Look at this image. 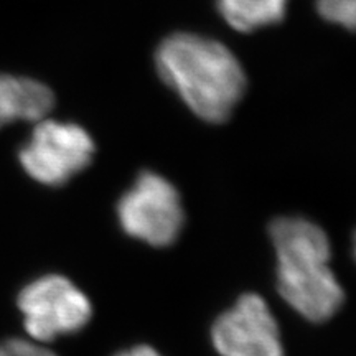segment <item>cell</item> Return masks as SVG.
Instances as JSON below:
<instances>
[{"label": "cell", "instance_id": "7a4b0ae2", "mask_svg": "<svg viewBox=\"0 0 356 356\" xmlns=\"http://www.w3.org/2000/svg\"><path fill=\"white\" fill-rule=\"evenodd\" d=\"M277 257L280 297L300 317L323 323L345 304V289L330 267L332 244L317 222L284 216L269 228Z\"/></svg>", "mask_w": 356, "mask_h": 356}, {"label": "cell", "instance_id": "5b68a950", "mask_svg": "<svg viewBox=\"0 0 356 356\" xmlns=\"http://www.w3.org/2000/svg\"><path fill=\"white\" fill-rule=\"evenodd\" d=\"M95 157V140L78 124L44 118L22 147L19 160L35 181L61 186L89 167Z\"/></svg>", "mask_w": 356, "mask_h": 356}, {"label": "cell", "instance_id": "ba28073f", "mask_svg": "<svg viewBox=\"0 0 356 356\" xmlns=\"http://www.w3.org/2000/svg\"><path fill=\"white\" fill-rule=\"evenodd\" d=\"M289 0H218V10L238 32H254L284 19Z\"/></svg>", "mask_w": 356, "mask_h": 356}, {"label": "cell", "instance_id": "3957f363", "mask_svg": "<svg viewBox=\"0 0 356 356\" xmlns=\"http://www.w3.org/2000/svg\"><path fill=\"white\" fill-rule=\"evenodd\" d=\"M118 220L124 233L152 248L177 241L185 222L181 198L167 178L142 172L118 203Z\"/></svg>", "mask_w": 356, "mask_h": 356}, {"label": "cell", "instance_id": "30bf717a", "mask_svg": "<svg viewBox=\"0 0 356 356\" xmlns=\"http://www.w3.org/2000/svg\"><path fill=\"white\" fill-rule=\"evenodd\" d=\"M0 356H56L51 350L33 340L10 338L0 343Z\"/></svg>", "mask_w": 356, "mask_h": 356}, {"label": "cell", "instance_id": "8fae6325", "mask_svg": "<svg viewBox=\"0 0 356 356\" xmlns=\"http://www.w3.org/2000/svg\"><path fill=\"white\" fill-rule=\"evenodd\" d=\"M115 356H162V355L149 345H137V346H132V348L119 351Z\"/></svg>", "mask_w": 356, "mask_h": 356}, {"label": "cell", "instance_id": "6da1fadb", "mask_svg": "<svg viewBox=\"0 0 356 356\" xmlns=\"http://www.w3.org/2000/svg\"><path fill=\"white\" fill-rule=\"evenodd\" d=\"M168 86L207 122H225L246 91V74L229 48L195 33H175L155 53Z\"/></svg>", "mask_w": 356, "mask_h": 356}, {"label": "cell", "instance_id": "52a82bcc", "mask_svg": "<svg viewBox=\"0 0 356 356\" xmlns=\"http://www.w3.org/2000/svg\"><path fill=\"white\" fill-rule=\"evenodd\" d=\"M53 104L55 96L43 83L0 73V129L15 121H42Z\"/></svg>", "mask_w": 356, "mask_h": 356}, {"label": "cell", "instance_id": "9c48e42d", "mask_svg": "<svg viewBox=\"0 0 356 356\" xmlns=\"http://www.w3.org/2000/svg\"><path fill=\"white\" fill-rule=\"evenodd\" d=\"M325 20L356 32V0H317Z\"/></svg>", "mask_w": 356, "mask_h": 356}, {"label": "cell", "instance_id": "277c9868", "mask_svg": "<svg viewBox=\"0 0 356 356\" xmlns=\"http://www.w3.org/2000/svg\"><path fill=\"white\" fill-rule=\"evenodd\" d=\"M17 305L24 327L37 343L81 332L92 317L91 302L63 275H43L22 289Z\"/></svg>", "mask_w": 356, "mask_h": 356}, {"label": "cell", "instance_id": "8992f818", "mask_svg": "<svg viewBox=\"0 0 356 356\" xmlns=\"http://www.w3.org/2000/svg\"><path fill=\"white\" fill-rule=\"evenodd\" d=\"M211 340L221 356H284L279 325L257 293H244L215 320Z\"/></svg>", "mask_w": 356, "mask_h": 356}, {"label": "cell", "instance_id": "7c38bea8", "mask_svg": "<svg viewBox=\"0 0 356 356\" xmlns=\"http://www.w3.org/2000/svg\"><path fill=\"white\" fill-rule=\"evenodd\" d=\"M351 251H353V257H355V261H356V231H355V234H353V248H351Z\"/></svg>", "mask_w": 356, "mask_h": 356}]
</instances>
